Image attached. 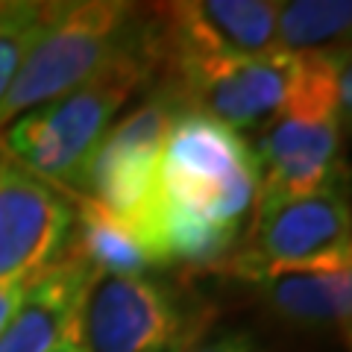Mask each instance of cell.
Listing matches in <instances>:
<instances>
[{"instance_id":"cell-15","label":"cell","mask_w":352,"mask_h":352,"mask_svg":"<svg viewBox=\"0 0 352 352\" xmlns=\"http://www.w3.org/2000/svg\"><path fill=\"white\" fill-rule=\"evenodd\" d=\"M182 352H270V349H264L261 340L252 332H247V329H226V332L217 335H203Z\"/></svg>"},{"instance_id":"cell-17","label":"cell","mask_w":352,"mask_h":352,"mask_svg":"<svg viewBox=\"0 0 352 352\" xmlns=\"http://www.w3.org/2000/svg\"><path fill=\"white\" fill-rule=\"evenodd\" d=\"M53 352H82V344H80V326L74 329V332L62 340V344L53 349Z\"/></svg>"},{"instance_id":"cell-9","label":"cell","mask_w":352,"mask_h":352,"mask_svg":"<svg viewBox=\"0 0 352 352\" xmlns=\"http://www.w3.org/2000/svg\"><path fill=\"white\" fill-rule=\"evenodd\" d=\"M74 206L0 147V285L32 279L71 244Z\"/></svg>"},{"instance_id":"cell-2","label":"cell","mask_w":352,"mask_h":352,"mask_svg":"<svg viewBox=\"0 0 352 352\" xmlns=\"http://www.w3.org/2000/svg\"><path fill=\"white\" fill-rule=\"evenodd\" d=\"M159 68L147 21L118 56L62 100L15 118L0 129V147L21 168L65 197L85 194L88 170L118 112Z\"/></svg>"},{"instance_id":"cell-1","label":"cell","mask_w":352,"mask_h":352,"mask_svg":"<svg viewBox=\"0 0 352 352\" xmlns=\"http://www.w3.org/2000/svg\"><path fill=\"white\" fill-rule=\"evenodd\" d=\"M258 197V164L241 132L179 109L164 135L156 241L164 264H220Z\"/></svg>"},{"instance_id":"cell-8","label":"cell","mask_w":352,"mask_h":352,"mask_svg":"<svg viewBox=\"0 0 352 352\" xmlns=\"http://www.w3.org/2000/svg\"><path fill=\"white\" fill-rule=\"evenodd\" d=\"M241 256L261 264H329L352 258V214L340 188L258 194Z\"/></svg>"},{"instance_id":"cell-10","label":"cell","mask_w":352,"mask_h":352,"mask_svg":"<svg viewBox=\"0 0 352 352\" xmlns=\"http://www.w3.org/2000/svg\"><path fill=\"white\" fill-rule=\"evenodd\" d=\"M226 273L247 282L288 323L349 332L352 258L329 264H261L235 252L226 261Z\"/></svg>"},{"instance_id":"cell-7","label":"cell","mask_w":352,"mask_h":352,"mask_svg":"<svg viewBox=\"0 0 352 352\" xmlns=\"http://www.w3.org/2000/svg\"><path fill=\"white\" fill-rule=\"evenodd\" d=\"M276 12L270 0H176L153 6L147 32L164 59H238L276 50Z\"/></svg>"},{"instance_id":"cell-16","label":"cell","mask_w":352,"mask_h":352,"mask_svg":"<svg viewBox=\"0 0 352 352\" xmlns=\"http://www.w3.org/2000/svg\"><path fill=\"white\" fill-rule=\"evenodd\" d=\"M36 279V276H32ZM32 279H18V282H6L0 285V329L6 326V320L15 314V308L21 302V296H24V291L30 288Z\"/></svg>"},{"instance_id":"cell-4","label":"cell","mask_w":352,"mask_h":352,"mask_svg":"<svg viewBox=\"0 0 352 352\" xmlns=\"http://www.w3.org/2000/svg\"><path fill=\"white\" fill-rule=\"evenodd\" d=\"M214 308L156 273L94 276L80 314L82 352H182L200 340Z\"/></svg>"},{"instance_id":"cell-11","label":"cell","mask_w":352,"mask_h":352,"mask_svg":"<svg viewBox=\"0 0 352 352\" xmlns=\"http://www.w3.org/2000/svg\"><path fill=\"white\" fill-rule=\"evenodd\" d=\"M97 273L76 256H65L41 270L21 296L15 314L0 329V352H53L80 326L85 294Z\"/></svg>"},{"instance_id":"cell-5","label":"cell","mask_w":352,"mask_h":352,"mask_svg":"<svg viewBox=\"0 0 352 352\" xmlns=\"http://www.w3.org/2000/svg\"><path fill=\"white\" fill-rule=\"evenodd\" d=\"M179 112L173 97L159 85L141 106L115 120L88 170L85 194L132 229L159 267H168L156 241V182L164 135Z\"/></svg>"},{"instance_id":"cell-14","label":"cell","mask_w":352,"mask_h":352,"mask_svg":"<svg viewBox=\"0 0 352 352\" xmlns=\"http://www.w3.org/2000/svg\"><path fill=\"white\" fill-rule=\"evenodd\" d=\"M41 0H0V103L6 100L27 47L36 36Z\"/></svg>"},{"instance_id":"cell-12","label":"cell","mask_w":352,"mask_h":352,"mask_svg":"<svg viewBox=\"0 0 352 352\" xmlns=\"http://www.w3.org/2000/svg\"><path fill=\"white\" fill-rule=\"evenodd\" d=\"M74 206V232L68 250L76 252L97 276H138L159 264L132 235V229L88 194L68 197Z\"/></svg>"},{"instance_id":"cell-3","label":"cell","mask_w":352,"mask_h":352,"mask_svg":"<svg viewBox=\"0 0 352 352\" xmlns=\"http://www.w3.org/2000/svg\"><path fill=\"white\" fill-rule=\"evenodd\" d=\"M141 27L144 21L138 9L124 0L44 3L27 56L0 103V129L76 91L129 47Z\"/></svg>"},{"instance_id":"cell-6","label":"cell","mask_w":352,"mask_h":352,"mask_svg":"<svg viewBox=\"0 0 352 352\" xmlns=\"http://www.w3.org/2000/svg\"><path fill=\"white\" fill-rule=\"evenodd\" d=\"M164 91L176 106L229 129L267 126L291 100L302 53L270 50L238 59H164ZM159 65V68H162Z\"/></svg>"},{"instance_id":"cell-13","label":"cell","mask_w":352,"mask_h":352,"mask_svg":"<svg viewBox=\"0 0 352 352\" xmlns=\"http://www.w3.org/2000/svg\"><path fill=\"white\" fill-rule=\"evenodd\" d=\"M352 24L349 0H294L279 3L276 12V50L320 53L338 47Z\"/></svg>"}]
</instances>
